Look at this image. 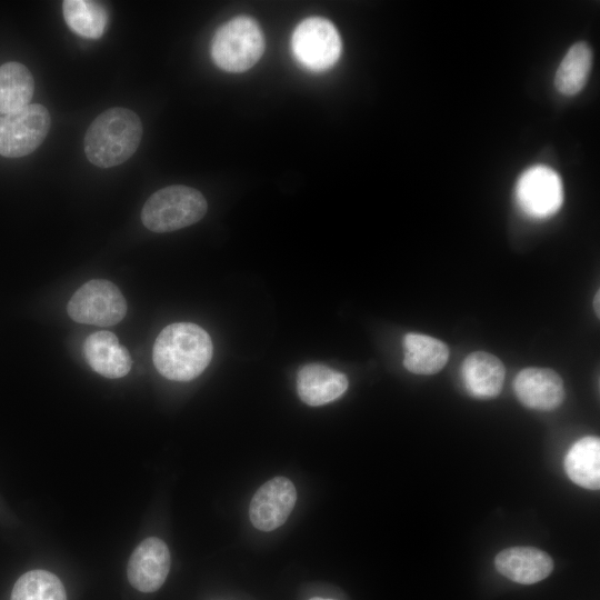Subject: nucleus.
Instances as JSON below:
<instances>
[{"mask_svg":"<svg viewBox=\"0 0 600 600\" xmlns=\"http://www.w3.org/2000/svg\"><path fill=\"white\" fill-rule=\"evenodd\" d=\"M69 317L79 323L110 327L127 313V302L119 288L108 280L83 283L68 302Z\"/></svg>","mask_w":600,"mask_h":600,"instance_id":"obj_5","label":"nucleus"},{"mask_svg":"<svg viewBox=\"0 0 600 600\" xmlns=\"http://www.w3.org/2000/svg\"><path fill=\"white\" fill-rule=\"evenodd\" d=\"M296 500L297 491L289 479H270L258 489L250 502L249 517L253 527L261 531L277 529L288 519Z\"/></svg>","mask_w":600,"mask_h":600,"instance_id":"obj_9","label":"nucleus"},{"mask_svg":"<svg viewBox=\"0 0 600 600\" xmlns=\"http://www.w3.org/2000/svg\"><path fill=\"white\" fill-rule=\"evenodd\" d=\"M62 11L67 26L74 33L88 39H99L104 33L109 14L100 2L66 0Z\"/></svg>","mask_w":600,"mask_h":600,"instance_id":"obj_20","label":"nucleus"},{"mask_svg":"<svg viewBox=\"0 0 600 600\" xmlns=\"http://www.w3.org/2000/svg\"><path fill=\"white\" fill-rule=\"evenodd\" d=\"M519 209L532 219L553 216L563 201V187L559 174L547 166L528 168L519 177L514 188Z\"/></svg>","mask_w":600,"mask_h":600,"instance_id":"obj_8","label":"nucleus"},{"mask_svg":"<svg viewBox=\"0 0 600 600\" xmlns=\"http://www.w3.org/2000/svg\"><path fill=\"white\" fill-rule=\"evenodd\" d=\"M34 80L29 69L19 62L0 67V113L7 114L30 104Z\"/></svg>","mask_w":600,"mask_h":600,"instance_id":"obj_19","label":"nucleus"},{"mask_svg":"<svg viewBox=\"0 0 600 600\" xmlns=\"http://www.w3.org/2000/svg\"><path fill=\"white\" fill-rule=\"evenodd\" d=\"M513 390L523 406L540 411L554 410L564 399L561 377L546 368L522 369L514 378Z\"/></svg>","mask_w":600,"mask_h":600,"instance_id":"obj_11","label":"nucleus"},{"mask_svg":"<svg viewBox=\"0 0 600 600\" xmlns=\"http://www.w3.org/2000/svg\"><path fill=\"white\" fill-rule=\"evenodd\" d=\"M213 352L210 336L190 322L171 323L158 334L152 350L156 369L173 381H190L209 366Z\"/></svg>","mask_w":600,"mask_h":600,"instance_id":"obj_1","label":"nucleus"},{"mask_svg":"<svg viewBox=\"0 0 600 600\" xmlns=\"http://www.w3.org/2000/svg\"><path fill=\"white\" fill-rule=\"evenodd\" d=\"M506 369L496 356L476 351L462 362L461 378L467 391L479 399L497 397L504 382Z\"/></svg>","mask_w":600,"mask_h":600,"instance_id":"obj_15","label":"nucleus"},{"mask_svg":"<svg viewBox=\"0 0 600 600\" xmlns=\"http://www.w3.org/2000/svg\"><path fill=\"white\" fill-rule=\"evenodd\" d=\"M296 59L308 70L320 72L330 69L340 58L342 43L333 23L321 17L301 21L291 37Z\"/></svg>","mask_w":600,"mask_h":600,"instance_id":"obj_6","label":"nucleus"},{"mask_svg":"<svg viewBox=\"0 0 600 600\" xmlns=\"http://www.w3.org/2000/svg\"><path fill=\"white\" fill-rule=\"evenodd\" d=\"M170 552L159 538L144 539L133 551L128 563V579L141 592L158 590L170 570Z\"/></svg>","mask_w":600,"mask_h":600,"instance_id":"obj_10","label":"nucleus"},{"mask_svg":"<svg viewBox=\"0 0 600 600\" xmlns=\"http://www.w3.org/2000/svg\"><path fill=\"white\" fill-rule=\"evenodd\" d=\"M564 470L576 484L590 490L600 487V440L583 437L576 441L564 458Z\"/></svg>","mask_w":600,"mask_h":600,"instance_id":"obj_16","label":"nucleus"},{"mask_svg":"<svg viewBox=\"0 0 600 600\" xmlns=\"http://www.w3.org/2000/svg\"><path fill=\"white\" fill-rule=\"evenodd\" d=\"M83 356L96 372L109 379L124 377L132 364L128 349L120 344L114 333L107 330L87 337Z\"/></svg>","mask_w":600,"mask_h":600,"instance_id":"obj_13","label":"nucleus"},{"mask_svg":"<svg viewBox=\"0 0 600 600\" xmlns=\"http://www.w3.org/2000/svg\"><path fill=\"white\" fill-rule=\"evenodd\" d=\"M264 51V37L258 22L239 16L222 24L211 42V58L220 69L240 73L253 67Z\"/></svg>","mask_w":600,"mask_h":600,"instance_id":"obj_4","label":"nucleus"},{"mask_svg":"<svg viewBox=\"0 0 600 600\" xmlns=\"http://www.w3.org/2000/svg\"><path fill=\"white\" fill-rule=\"evenodd\" d=\"M141 137L142 123L136 112L111 108L100 113L87 129L84 153L97 167H114L137 151Z\"/></svg>","mask_w":600,"mask_h":600,"instance_id":"obj_2","label":"nucleus"},{"mask_svg":"<svg viewBox=\"0 0 600 600\" xmlns=\"http://www.w3.org/2000/svg\"><path fill=\"white\" fill-rule=\"evenodd\" d=\"M403 348V366L416 374H434L446 366L449 358L448 346L427 334L407 333Z\"/></svg>","mask_w":600,"mask_h":600,"instance_id":"obj_17","label":"nucleus"},{"mask_svg":"<svg viewBox=\"0 0 600 600\" xmlns=\"http://www.w3.org/2000/svg\"><path fill=\"white\" fill-rule=\"evenodd\" d=\"M11 600H67L60 579L47 570H31L13 586Z\"/></svg>","mask_w":600,"mask_h":600,"instance_id":"obj_21","label":"nucleus"},{"mask_svg":"<svg viewBox=\"0 0 600 600\" xmlns=\"http://www.w3.org/2000/svg\"><path fill=\"white\" fill-rule=\"evenodd\" d=\"M592 59V50L588 43L580 41L572 44L556 71L557 91L567 97L578 94L587 83Z\"/></svg>","mask_w":600,"mask_h":600,"instance_id":"obj_18","label":"nucleus"},{"mask_svg":"<svg viewBox=\"0 0 600 600\" xmlns=\"http://www.w3.org/2000/svg\"><path fill=\"white\" fill-rule=\"evenodd\" d=\"M208 203L200 191L173 184L152 193L141 211L143 226L153 232H171L203 218Z\"/></svg>","mask_w":600,"mask_h":600,"instance_id":"obj_3","label":"nucleus"},{"mask_svg":"<svg viewBox=\"0 0 600 600\" xmlns=\"http://www.w3.org/2000/svg\"><path fill=\"white\" fill-rule=\"evenodd\" d=\"M310 600H333V599H326V598L314 597V598H311Z\"/></svg>","mask_w":600,"mask_h":600,"instance_id":"obj_23","label":"nucleus"},{"mask_svg":"<svg viewBox=\"0 0 600 600\" xmlns=\"http://www.w3.org/2000/svg\"><path fill=\"white\" fill-rule=\"evenodd\" d=\"M599 294H600V292L598 291V292L596 293L594 300H593V307H594V311H596L597 316H599V313H600V312H599V299H600V298H599Z\"/></svg>","mask_w":600,"mask_h":600,"instance_id":"obj_22","label":"nucleus"},{"mask_svg":"<svg viewBox=\"0 0 600 600\" xmlns=\"http://www.w3.org/2000/svg\"><path fill=\"white\" fill-rule=\"evenodd\" d=\"M348 389L346 374L324 364L308 363L297 376L298 396L304 403L318 407L340 398Z\"/></svg>","mask_w":600,"mask_h":600,"instance_id":"obj_14","label":"nucleus"},{"mask_svg":"<svg viewBox=\"0 0 600 600\" xmlns=\"http://www.w3.org/2000/svg\"><path fill=\"white\" fill-rule=\"evenodd\" d=\"M50 129V114L39 103L0 117V154L19 158L33 152Z\"/></svg>","mask_w":600,"mask_h":600,"instance_id":"obj_7","label":"nucleus"},{"mask_svg":"<svg viewBox=\"0 0 600 600\" xmlns=\"http://www.w3.org/2000/svg\"><path fill=\"white\" fill-rule=\"evenodd\" d=\"M494 564L502 576L521 584L539 582L553 570L551 557L532 547L504 549L497 554Z\"/></svg>","mask_w":600,"mask_h":600,"instance_id":"obj_12","label":"nucleus"}]
</instances>
